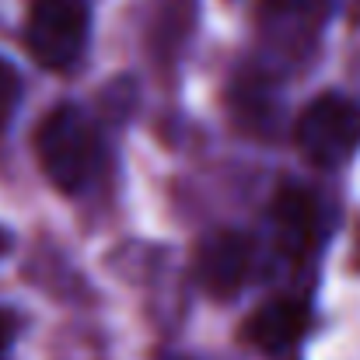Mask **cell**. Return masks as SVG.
I'll list each match as a JSON object with an SVG mask.
<instances>
[{
  "label": "cell",
  "mask_w": 360,
  "mask_h": 360,
  "mask_svg": "<svg viewBox=\"0 0 360 360\" xmlns=\"http://www.w3.org/2000/svg\"><path fill=\"white\" fill-rule=\"evenodd\" d=\"M35 154L46 172V179L60 193H81L95 182L105 161V143L98 126L74 105L53 109L39 133H35Z\"/></svg>",
  "instance_id": "6da1fadb"
},
{
  "label": "cell",
  "mask_w": 360,
  "mask_h": 360,
  "mask_svg": "<svg viewBox=\"0 0 360 360\" xmlns=\"http://www.w3.org/2000/svg\"><path fill=\"white\" fill-rule=\"evenodd\" d=\"M18 98H21V81H18V70L0 60V129L11 122L14 109H18Z\"/></svg>",
  "instance_id": "52a82bcc"
},
{
  "label": "cell",
  "mask_w": 360,
  "mask_h": 360,
  "mask_svg": "<svg viewBox=\"0 0 360 360\" xmlns=\"http://www.w3.org/2000/svg\"><path fill=\"white\" fill-rule=\"evenodd\" d=\"M269 224H273L280 255H287L290 262H301L311 255L319 241V200L297 186H287L276 193L269 207Z\"/></svg>",
  "instance_id": "5b68a950"
},
{
  "label": "cell",
  "mask_w": 360,
  "mask_h": 360,
  "mask_svg": "<svg viewBox=\"0 0 360 360\" xmlns=\"http://www.w3.org/2000/svg\"><path fill=\"white\" fill-rule=\"evenodd\" d=\"M248 269H252V238L241 231H231V228L207 235L193 259L196 283L214 297L238 294L248 280Z\"/></svg>",
  "instance_id": "277c9868"
},
{
  "label": "cell",
  "mask_w": 360,
  "mask_h": 360,
  "mask_svg": "<svg viewBox=\"0 0 360 360\" xmlns=\"http://www.w3.org/2000/svg\"><path fill=\"white\" fill-rule=\"evenodd\" d=\"M294 140L311 165L319 168L343 165L360 147V105L336 91L311 98L294 122Z\"/></svg>",
  "instance_id": "3957f363"
},
{
  "label": "cell",
  "mask_w": 360,
  "mask_h": 360,
  "mask_svg": "<svg viewBox=\"0 0 360 360\" xmlns=\"http://www.w3.org/2000/svg\"><path fill=\"white\" fill-rule=\"evenodd\" d=\"M7 248H11V235H7V231H0V255H4Z\"/></svg>",
  "instance_id": "9c48e42d"
},
{
  "label": "cell",
  "mask_w": 360,
  "mask_h": 360,
  "mask_svg": "<svg viewBox=\"0 0 360 360\" xmlns=\"http://www.w3.org/2000/svg\"><path fill=\"white\" fill-rule=\"evenodd\" d=\"M91 32L88 0H28L25 42L46 70H67L81 60Z\"/></svg>",
  "instance_id": "7a4b0ae2"
},
{
  "label": "cell",
  "mask_w": 360,
  "mask_h": 360,
  "mask_svg": "<svg viewBox=\"0 0 360 360\" xmlns=\"http://www.w3.org/2000/svg\"><path fill=\"white\" fill-rule=\"evenodd\" d=\"M11 343H14V315L0 308V360H7Z\"/></svg>",
  "instance_id": "ba28073f"
},
{
  "label": "cell",
  "mask_w": 360,
  "mask_h": 360,
  "mask_svg": "<svg viewBox=\"0 0 360 360\" xmlns=\"http://www.w3.org/2000/svg\"><path fill=\"white\" fill-rule=\"evenodd\" d=\"M304 329H308V304H301L297 297H273L248 315L241 336L266 354H280L290 350L304 336Z\"/></svg>",
  "instance_id": "8992f818"
}]
</instances>
